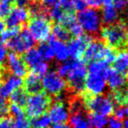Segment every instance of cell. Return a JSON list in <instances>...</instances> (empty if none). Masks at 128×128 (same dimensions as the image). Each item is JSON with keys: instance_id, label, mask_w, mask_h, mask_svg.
Instances as JSON below:
<instances>
[{"instance_id": "cell-1", "label": "cell", "mask_w": 128, "mask_h": 128, "mask_svg": "<svg viewBox=\"0 0 128 128\" xmlns=\"http://www.w3.org/2000/svg\"><path fill=\"white\" fill-rule=\"evenodd\" d=\"M109 68V64L103 60L90 62L88 67L87 76L84 80V90L81 95H103L107 86L106 77Z\"/></svg>"}, {"instance_id": "cell-2", "label": "cell", "mask_w": 128, "mask_h": 128, "mask_svg": "<svg viewBox=\"0 0 128 128\" xmlns=\"http://www.w3.org/2000/svg\"><path fill=\"white\" fill-rule=\"evenodd\" d=\"M45 9L40 6L35 8L27 22V30L34 40L40 44L48 42L53 29V22L48 18Z\"/></svg>"}, {"instance_id": "cell-3", "label": "cell", "mask_w": 128, "mask_h": 128, "mask_svg": "<svg viewBox=\"0 0 128 128\" xmlns=\"http://www.w3.org/2000/svg\"><path fill=\"white\" fill-rule=\"evenodd\" d=\"M101 38L104 43L115 51L128 49V22L120 20L118 22L106 25L101 28Z\"/></svg>"}, {"instance_id": "cell-4", "label": "cell", "mask_w": 128, "mask_h": 128, "mask_svg": "<svg viewBox=\"0 0 128 128\" xmlns=\"http://www.w3.org/2000/svg\"><path fill=\"white\" fill-rule=\"evenodd\" d=\"M52 104L51 96L44 90L34 94H28L25 107V115L29 119H34L42 116L48 112L49 107Z\"/></svg>"}, {"instance_id": "cell-5", "label": "cell", "mask_w": 128, "mask_h": 128, "mask_svg": "<svg viewBox=\"0 0 128 128\" xmlns=\"http://www.w3.org/2000/svg\"><path fill=\"white\" fill-rule=\"evenodd\" d=\"M84 102V108L89 113L98 114L103 117H108L113 114L115 110V104L110 96L104 95L90 96V95H81Z\"/></svg>"}, {"instance_id": "cell-6", "label": "cell", "mask_w": 128, "mask_h": 128, "mask_svg": "<svg viewBox=\"0 0 128 128\" xmlns=\"http://www.w3.org/2000/svg\"><path fill=\"white\" fill-rule=\"evenodd\" d=\"M70 62V68L67 75V84L74 92L81 95L84 90V80L87 76L88 68L82 59L73 60Z\"/></svg>"}, {"instance_id": "cell-7", "label": "cell", "mask_w": 128, "mask_h": 128, "mask_svg": "<svg viewBox=\"0 0 128 128\" xmlns=\"http://www.w3.org/2000/svg\"><path fill=\"white\" fill-rule=\"evenodd\" d=\"M42 90L49 96H60L68 87L66 80L62 77L56 71H48L41 78Z\"/></svg>"}, {"instance_id": "cell-8", "label": "cell", "mask_w": 128, "mask_h": 128, "mask_svg": "<svg viewBox=\"0 0 128 128\" xmlns=\"http://www.w3.org/2000/svg\"><path fill=\"white\" fill-rule=\"evenodd\" d=\"M76 20L84 31L95 34L101 29V16L96 9L86 8L79 12L76 15Z\"/></svg>"}, {"instance_id": "cell-9", "label": "cell", "mask_w": 128, "mask_h": 128, "mask_svg": "<svg viewBox=\"0 0 128 128\" xmlns=\"http://www.w3.org/2000/svg\"><path fill=\"white\" fill-rule=\"evenodd\" d=\"M34 40L31 36L30 32L27 29H23L18 35L7 41L4 45L6 48L12 50V52L20 54L31 49L34 46Z\"/></svg>"}, {"instance_id": "cell-10", "label": "cell", "mask_w": 128, "mask_h": 128, "mask_svg": "<svg viewBox=\"0 0 128 128\" xmlns=\"http://www.w3.org/2000/svg\"><path fill=\"white\" fill-rule=\"evenodd\" d=\"M93 38L88 34H84L82 36L76 38H71L68 41V48L70 52V56L73 58V60L82 59L84 54L87 46L93 40Z\"/></svg>"}, {"instance_id": "cell-11", "label": "cell", "mask_w": 128, "mask_h": 128, "mask_svg": "<svg viewBox=\"0 0 128 128\" xmlns=\"http://www.w3.org/2000/svg\"><path fill=\"white\" fill-rule=\"evenodd\" d=\"M4 66L9 73L20 78L25 77L28 73V67L26 64L23 57L13 52L7 54Z\"/></svg>"}, {"instance_id": "cell-12", "label": "cell", "mask_w": 128, "mask_h": 128, "mask_svg": "<svg viewBox=\"0 0 128 128\" xmlns=\"http://www.w3.org/2000/svg\"><path fill=\"white\" fill-rule=\"evenodd\" d=\"M29 18H30V12L28 7L18 6L14 4L11 13L6 18L4 22L8 27H23L25 24H27Z\"/></svg>"}, {"instance_id": "cell-13", "label": "cell", "mask_w": 128, "mask_h": 128, "mask_svg": "<svg viewBox=\"0 0 128 128\" xmlns=\"http://www.w3.org/2000/svg\"><path fill=\"white\" fill-rule=\"evenodd\" d=\"M46 113L54 124L67 123L70 119V110L68 105L62 100H57L52 104Z\"/></svg>"}, {"instance_id": "cell-14", "label": "cell", "mask_w": 128, "mask_h": 128, "mask_svg": "<svg viewBox=\"0 0 128 128\" xmlns=\"http://www.w3.org/2000/svg\"><path fill=\"white\" fill-rule=\"evenodd\" d=\"M22 85L23 79L10 74L8 71L0 81V96L3 98H8L12 94L13 91L22 87Z\"/></svg>"}, {"instance_id": "cell-15", "label": "cell", "mask_w": 128, "mask_h": 128, "mask_svg": "<svg viewBox=\"0 0 128 128\" xmlns=\"http://www.w3.org/2000/svg\"><path fill=\"white\" fill-rule=\"evenodd\" d=\"M106 84L112 93L128 89V77L118 72L114 68H110L107 73Z\"/></svg>"}, {"instance_id": "cell-16", "label": "cell", "mask_w": 128, "mask_h": 128, "mask_svg": "<svg viewBox=\"0 0 128 128\" xmlns=\"http://www.w3.org/2000/svg\"><path fill=\"white\" fill-rule=\"evenodd\" d=\"M23 85L24 86L22 87L26 91L27 94H34V93L42 90L41 77L32 73V71L28 72L27 75L25 76V79L23 80Z\"/></svg>"}, {"instance_id": "cell-17", "label": "cell", "mask_w": 128, "mask_h": 128, "mask_svg": "<svg viewBox=\"0 0 128 128\" xmlns=\"http://www.w3.org/2000/svg\"><path fill=\"white\" fill-rule=\"evenodd\" d=\"M112 64V68L128 77V49L118 51Z\"/></svg>"}, {"instance_id": "cell-18", "label": "cell", "mask_w": 128, "mask_h": 128, "mask_svg": "<svg viewBox=\"0 0 128 128\" xmlns=\"http://www.w3.org/2000/svg\"><path fill=\"white\" fill-rule=\"evenodd\" d=\"M48 43L52 46L54 51V57L60 62H64L70 57V52H68V48L67 44H65L62 41H60L54 38L51 35Z\"/></svg>"}, {"instance_id": "cell-19", "label": "cell", "mask_w": 128, "mask_h": 128, "mask_svg": "<svg viewBox=\"0 0 128 128\" xmlns=\"http://www.w3.org/2000/svg\"><path fill=\"white\" fill-rule=\"evenodd\" d=\"M70 123L71 128H90L87 116L84 115L79 109H76L70 117Z\"/></svg>"}, {"instance_id": "cell-20", "label": "cell", "mask_w": 128, "mask_h": 128, "mask_svg": "<svg viewBox=\"0 0 128 128\" xmlns=\"http://www.w3.org/2000/svg\"><path fill=\"white\" fill-rule=\"evenodd\" d=\"M24 60H25L26 64L27 65L28 68H32L34 66H35L36 64H38L39 62H42L43 58L40 54V52L39 51L38 48H32L31 49L27 50L23 55Z\"/></svg>"}, {"instance_id": "cell-21", "label": "cell", "mask_w": 128, "mask_h": 128, "mask_svg": "<svg viewBox=\"0 0 128 128\" xmlns=\"http://www.w3.org/2000/svg\"><path fill=\"white\" fill-rule=\"evenodd\" d=\"M118 11L113 7L112 4H109V6H104L102 11V16L101 20L104 22L106 25H110V24H113L118 20Z\"/></svg>"}, {"instance_id": "cell-22", "label": "cell", "mask_w": 128, "mask_h": 128, "mask_svg": "<svg viewBox=\"0 0 128 128\" xmlns=\"http://www.w3.org/2000/svg\"><path fill=\"white\" fill-rule=\"evenodd\" d=\"M52 36L58 40L62 41V42L68 41L72 38L68 28H66L64 26L60 25V24H54V26H53Z\"/></svg>"}, {"instance_id": "cell-23", "label": "cell", "mask_w": 128, "mask_h": 128, "mask_svg": "<svg viewBox=\"0 0 128 128\" xmlns=\"http://www.w3.org/2000/svg\"><path fill=\"white\" fill-rule=\"evenodd\" d=\"M27 96H28V94L26 93V91L24 90L23 87H20L15 91H13L12 94L10 96V103L16 104L24 108Z\"/></svg>"}, {"instance_id": "cell-24", "label": "cell", "mask_w": 128, "mask_h": 128, "mask_svg": "<svg viewBox=\"0 0 128 128\" xmlns=\"http://www.w3.org/2000/svg\"><path fill=\"white\" fill-rule=\"evenodd\" d=\"M87 118L90 128H105L108 123V119L98 114L89 113Z\"/></svg>"}, {"instance_id": "cell-25", "label": "cell", "mask_w": 128, "mask_h": 128, "mask_svg": "<svg viewBox=\"0 0 128 128\" xmlns=\"http://www.w3.org/2000/svg\"><path fill=\"white\" fill-rule=\"evenodd\" d=\"M31 126L32 128H50L52 124V121L50 119L48 113L42 116L36 118L31 119Z\"/></svg>"}, {"instance_id": "cell-26", "label": "cell", "mask_w": 128, "mask_h": 128, "mask_svg": "<svg viewBox=\"0 0 128 128\" xmlns=\"http://www.w3.org/2000/svg\"><path fill=\"white\" fill-rule=\"evenodd\" d=\"M22 30V27L15 26V27H8L7 29H4L1 34H0V39L1 42L6 44L7 41L17 36Z\"/></svg>"}, {"instance_id": "cell-27", "label": "cell", "mask_w": 128, "mask_h": 128, "mask_svg": "<svg viewBox=\"0 0 128 128\" xmlns=\"http://www.w3.org/2000/svg\"><path fill=\"white\" fill-rule=\"evenodd\" d=\"M38 49L40 52V54L44 60H51L52 59L54 58V51L48 42L41 44Z\"/></svg>"}, {"instance_id": "cell-28", "label": "cell", "mask_w": 128, "mask_h": 128, "mask_svg": "<svg viewBox=\"0 0 128 128\" xmlns=\"http://www.w3.org/2000/svg\"><path fill=\"white\" fill-rule=\"evenodd\" d=\"M31 120L26 115L13 118L12 128H31Z\"/></svg>"}, {"instance_id": "cell-29", "label": "cell", "mask_w": 128, "mask_h": 128, "mask_svg": "<svg viewBox=\"0 0 128 128\" xmlns=\"http://www.w3.org/2000/svg\"><path fill=\"white\" fill-rule=\"evenodd\" d=\"M30 71H32V73L36 74L37 76H39L40 77L42 78L46 73L48 70V65L45 60H42V62H39L38 64H36L35 66H34L32 68H30Z\"/></svg>"}, {"instance_id": "cell-30", "label": "cell", "mask_w": 128, "mask_h": 128, "mask_svg": "<svg viewBox=\"0 0 128 128\" xmlns=\"http://www.w3.org/2000/svg\"><path fill=\"white\" fill-rule=\"evenodd\" d=\"M13 6H14V4H12L0 1V20H6V18L11 13Z\"/></svg>"}, {"instance_id": "cell-31", "label": "cell", "mask_w": 128, "mask_h": 128, "mask_svg": "<svg viewBox=\"0 0 128 128\" xmlns=\"http://www.w3.org/2000/svg\"><path fill=\"white\" fill-rule=\"evenodd\" d=\"M9 115L11 118H16L18 116H22L25 115V110H24L23 107L20 106V105L16 104H12V103H9Z\"/></svg>"}, {"instance_id": "cell-32", "label": "cell", "mask_w": 128, "mask_h": 128, "mask_svg": "<svg viewBox=\"0 0 128 128\" xmlns=\"http://www.w3.org/2000/svg\"><path fill=\"white\" fill-rule=\"evenodd\" d=\"M68 32H70V35L72 38H76V37H79V36H82V34H84V31L80 25L78 24V22H76L73 25H71L70 27L68 28Z\"/></svg>"}, {"instance_id": "cell-33", "label": "cell", "mask_w": 128, "mask_h": 128, "mask_svg": "<svg viewBox=\"0 0 128 128\" xmlns=\"http://www.w3.org/2000/svg\"><path fill=\"white\" fill-rule=\"evenodd\" d=\"M107 126H108L109 128H124L122 120L115 117L110 118L108 123H107Z\"/></svg>"}, {"instance_id": "cell-34", "label": "cell", "mask_w": 128, "mask_h": 128, "mask_svg": "<svg viewBox=\"0 0 128 128\" xmlns=\"http://www.w3.org/2000/svg\"><path fill=\"white\" fill-rule=\"evenodd\" d=\"M7 57V49L4 43L0 41V66H4Z\"/></svg>"}, {"instance_id": "cell-35", "label": "cell", "mask_w": 128, "mask_h": 128, "mask_svg": "<svg viewBox=\"0 0 128 128\" xmlns=\"http://www.w3.org/2000/svg\"><path fill=\"white\" fill-rule=\"evenodd\" d=\"M70 62H66V63L62 64L60 65V67L58 68V70H57V73L60 76L62 77H66L67 75H68V71H70Z\"/></svg>"}, {"instance_id": "cell-36", "label": "cell", "mask_w": 128, "mask_h": 128, "mask_svg": "<svg viewBox=\"0 0 128 128\" xmlns=\"http://www.w3.org/2000/svg\"><path fill=\"white\" fill-rule=\"evenodd\" d=\"M85 3L92 9H98L104 6V0H85Z\"/></svg>"}, {"instance_id": "cell-37", "label": "cell", "mask_w": 128, "mask_h": 128, "mask_svg": "<svg viewBox=\"0 0 128 128\" xmlns=\"http://www.w3.org/2000/svg\"><path fill=\"white\" fill-rule=\"evenodd\" d=\"M12 118L6 117L0 119V128H12Z\"/></svg>"}, {"instance_id": "cell-38", "label": "cell", "mask_w": 128, "mask_h": 128, "mask_svg": "<svg viewBox=\"0 0 128 128\" xmlns=\"http://www.w3.org/2000/svg\"><path fill=\"white\" fill-rule=\"evenodd\" d=\"M126 0H113L112 1V6H113V7L118 12L122 11L126 7Z\"/></svg>"}, {"instance_id": "cell-39", "label": "cell", "mask_w": 128, "mask_h": 128, "mask_svg": "<svg viewBox=\"0 0 128 128\" xmlns=\"http://www.w3.org/2000/svg\"><path fill=\"white\" fill-rule=\"evenodd\" d=\"M113 114H114V117L115 118L122 120V119L124 118V116H126V110H124V107L118 106V108H115Z\"/></svg>"}, {"instance_id": "cell-40", "label": "cell", "mask_w": 128, "mask_h": 128, "mask_svg": "<svg viewBox=\"0 0 128 128\" xmlns=\"http://www.w3.org/2000/svg\"><path fill=\"white\" fill-rule=\"evenodd\" d=\"M59 0H42V3L46 7H53L58 4Z\"/></svg>"}, {"instance_id": "cell-41", "label": "cell", "mask_w": 128, "mask_h": 128, "mask_svg": "<svg viewBox=\"0 0 128 128\" xmlns=\"http://www.w3.org/2000/svg\"><path fill=\"white\" fill-rule=\"evenodd\" d=\"M50 128H71L70 124L67 123H62V124H54Z\"/></svg>"}, {"instance_id": "cell-42", "label": "cell", "mask_w": 128, "mask_h": 128, "mask_svg": "<svg viewBox=\"0 0 128 128\" xmlns=\"http://www.w3.org/2000/svg\"><path fill=\"white\" fill-rule=\"evenodd\" d=\"M8 72V70H6V66H0V81L2 80L3 77L4 76L6 73Z\"/></svg>"}, {"instance_id": "cell-43", "label": "cell", "mask_w": 128, "mask_h": 128, "mask_svg": "<svg viewBox=\"0 0 128 128\" xmlns=\"http://www.w3.org/2000/svg\"><path fill=\"white\" fill-rule=\"evenodd\" d=\"M6 22H4V20H0V34L3 32V31L6 29Z\"/></svg>"}, {"instance_id": "cell-44", "label": "cell", "mask_w": 128, "mask_h": 128, "mask_svg": "<svg viewBox=\"0 0 128 128\" xmlns=\"http://www.w3.org/2000/svg\"><path fill=\"white\" fill-rule=\"evenodd\" d=\"M0 1H2V2L10 3V4H15L17 2V0H0Z\"/></svg>"}, {"instance_id": "cell-45", "label": "cell", "mask_w": 128, "mask_h": 128, "mask_svg": "<svg viewBox=\"0 0 128 128\" xmlns=\"http://www.w3.org/2000/svg\"><path fill=\"white\" fill-rule=\"evenodd\" d=\"M123 126H124V128H128V119H126V120L123 123Z\"/></svg>"}, {"instance_id": "cell-46", "label": "cell", "mask_w": 128, "mask_h": 128, "mask_svg": "<svg viewBox=\"0 0 128 128\" xmlns=\"http://www.w3.org/2000/svg\"><path fill=\"white\" fill-rule=\"evenodd\" d=\"M124 110H126V116L128 117V106L126 107V109H124Z\"/></svg>"}, {"instance_id": "cell-47", "label": "cell", "mask_w": 128, "mask_h": 128, "mask_svg": "<svg viewBox=\"0 0 128 128\" xmlns=\"http://www.w3.org/2000/svg\"><path fill=\"white\" fill-rule=\"evenodd\" d=\"M27 1H31V2H38V1H40V0H27ZM42 1V0H41Z\"/></svg>"}, {"instance_id": "cell-48", "label": "cell", "mask_w": 128, "mask_h": 128, "mask_svg": "<svg viewBox=\"0 0 128 128\" xmlns=\"http://www.w3.org/2000/svg\"><path fill=\"white\" fill-rule=\"evenodd\" d=\"M126 6L127 8V13H128V0H126Z\"/></svg>"}]
</instances>
